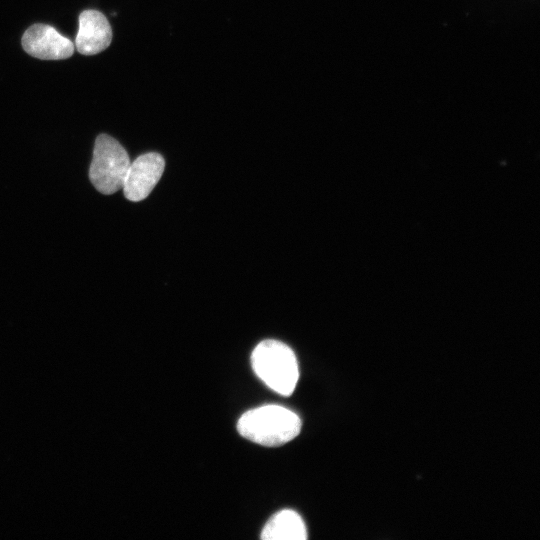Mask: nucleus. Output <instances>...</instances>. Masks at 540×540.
<instances>
[{"mask_svg": "<svg viewBox=\"0 0 540 540\" xmlns=\"http://www.w3.org/2000/svg\"><path fill=\"white\" fill-rule=\"evenodd\" d=\"M302 422L293 411L279 405H265L245 412L238 420L239 434L260 445L276 447L294 439Z\"/></svg>", "mask_w": 540, "mask_h": 540, "instance_id": "obj_1", "label": "nucleus"}, {"mask_svg": "<svg viewBox=\"0 0 540 540\" xmlns=\"http://www.w3.org/2000/svg\"><path fill=\"white\" fill-rule=\"evenodd\" d=\"M252 368L256 375L272 390L289 396L295 390L299 368L292 349L277 340H264L253 350Z\"/></svg>", "mask_w": 540, "mask_h": 540, "instance_id": "obj_2", "label": "nucleus"}, {"mask_svg": "<svg viewBox=\"0 0 540 540\" xmlns=\"http://www.w3.org/2000/svg\"><path fill=\"white\" fill-rule=\"evenodd\" d=\"M129 164L124 147L110 135L100 134L94 144L90 182L100 193L111 195L122 189Z\"/></svg>", "mask_w": 540, "mask_h": 540, "instance_id": "obj_3", "label": "nucleus"}, {"mask_svg": "<svg viewBox=\"0 0 540 540\" xmlns=\"http://www.w3.org/2000/svg\"><path fill=\"white\" fill-rule=\"evenodd\" d=\"M165 168L163 157L155 152L146 153L130 162L124 177V196L133 202L145 199L161 178Z\"/></svg>", "mask_w": 540, "mask_h": 540, "instance_id": "obj_4", "label": "nucleus"}, {"mask_svg": "<svg viewBox=\"0 0 540 540\" xmlns=\"http://www.w3.org/2000/svg\"><path fill=\"white\" fill-rule=\"evenodd\" d=\"M22 47L31 56L43 60L66 59L74 53L75 46L67 37L47 24H34L22 36Z\"/></svg>", "mask_w": 540, "mask_h": 540, "instance_id": "obj_5", "label": "nucleus"}, {"mask_svg": "<svg viewBox=\"0 0 540 540\" xmlns=\"http://www.w3.org/2000/svg\"><path fill=\"white\" fill-rule=\"evenodd\" d=\"M112 29L106 16L97 10H85L79 15V28L75 39L77 51L94 55L111 43Z\"/></svg>", "mask_w": 540, "mask_h": 540, "instance_id": "obj_6", "label": "nucleus"}, {"mask_svg": "<svg viewBox=\"0 0 540 540\" xmlns=\"http://www.w3.org/2000/svg\"><path fill=\"white\" fill-rule=\"evenodd\" d=\"M261 538L264 540H305L307 529L298 513L286 509L276 513L265 524Z\"/></svg>", "mask_w": 540, "mask_h": 540, "instance_id": "obj_7", "label": "nucleus"}]
</instances>
